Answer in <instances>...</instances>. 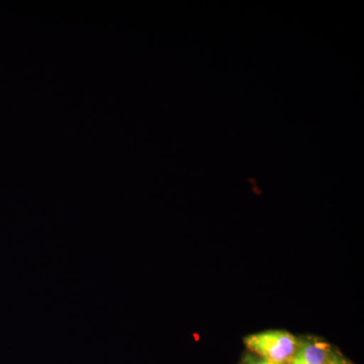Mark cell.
<instances>
[{
	"label": "cell",
	"instance_id": "obj_1",
	"mask_svg": "<svg viewBox=\"0 0 364 364\" xmlns=\"http://www.w3.org/2000/svg\"><path fill=\"white\" fill-rule=\"evenodd\" d=\"M248 352L273 363L289 364L299 346V338L286 330H267L244 337Z\"/></svg>",
	"mask_w": 364,
	"mask_h": 364
},
{
	"label": "cell",
	"instance_id": "obj_2",
	"mask_svg": "<svg viewBox=\"0 0 364 364\" xmlns=\"http://www.w3.org/2000/svg\"><path fill=\"white\" fill-rule=\"evenodd\" d=\"M334 349L316 337L299 338V346L289 364H325Z\"/></svg>",
	"mask_w": 364,
	"mask_h": 364
},
{
	"label": "cell",
	"instance_id": "obj_3",
	"mask_svg": "<svg viewBox=\"0 0 364 364\" xmlns=\"http://www.w3.org/2000/svg\"><path fill=\"white\" fill-rule=\"evenodd\" d=\"M239 364H282L273 363V361L267 360V359H263L261 358H258V356L254 355V354L250 353V352H245L243 354L240 359V363Z\"/></svg>",
	"mask_w": 364,
	"mask_h": 364
},
{
	"label": "cell",
	"instance_id": "obj_4",
	"mask_svg": "<svg viewBox=\"0 0 364 364\" xmlns=\"http://www.w3.org/2000/svg\"><path fill=\"white\" fill-rule=\"evenodd\" d=\"M325 364H353L348 359L344 358L340 352L335 350L332 352L331 356Z\"/></svg>",
	"mask_w": 364,
	"mask_h": 364
}]
</instances>
